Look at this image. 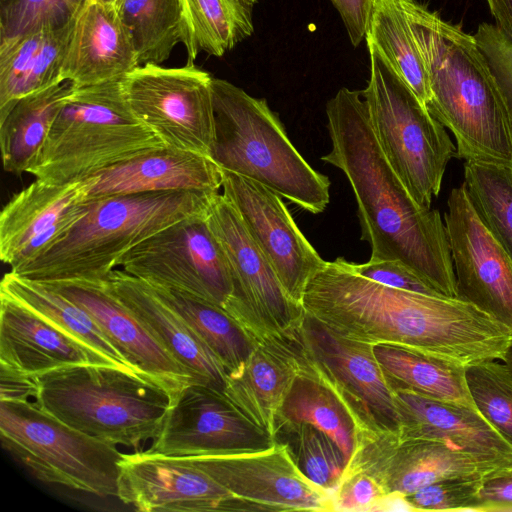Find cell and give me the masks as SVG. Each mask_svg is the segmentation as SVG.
<instances>
[{"label":"cell","instance_id":"cell-1","mask_svg":"<svg viewBox=\"0 0 512 512\" xmlns=\"http://www.w3.org/2000/svg\"><path fill=\"white\" fill-rule=\"evenodd\" d=\"M326 115L331 150L321 160L351 185L369 261L398 260L443 296L456 298L444 220L437 209L415 201L389 164L360 91L338 90Z\"/></svg>","mask_w":512,"mask_h":512},{"label":"cell","instance_id":"cell-2","mask_svg":"<svg viewBox=\"0 0 512 512\" xmlns=\"http://www.w3.org/2000/svg\"><path fill=\"white\" fill-rule=\"evenodd\" d=\"M304 311L336 334L369 345H394L464 366L485 355L492 321L457 298L392 288L327 261L308 281Z\"/></svg>","mask_w":512,"mask_h":512},{"label":"cell","instance_id":"cell-3","mask_svg":"<svg viewBox=\"0 0 512 512\" xmlns=\"http://www.w3.org/2000/svg\"><path fill=\"white\" fill-rule=\"evenodd\" d=\"M426 70L431 115L456 157L512 167V110L473 35L416 0H401Z\"/></svg>","mask_w":512,"mask_h":512},{"label":"cell","instance_id":"cell-4","mask_svg":"<svg viewBox=\"0 0 512 512\" xmlns=\"http://www.w3.org/2000/svg\"><path fill=\"white\" fill-rule=\"evenodd\" d=\"M217 194L164 191L91 198L88 212L63 239L11 272L37 282L104 280L146 239L183 219L207 214Z\"/></svg>","mask_w":512,"mask_h":512},{"label":"cell","instance_id":"cell-5","mask_svg":"<svg viewBox=\"0 0 512 512\" xmlns=\"http://www.w3.org/2000/svg\"><path fill=\"white\" fill-rule=\"evenodd\" d=\"M215 137L210 158L223 170L270 188L318 214L330 200L331 182L314 170L288 138L265 99L212 78Z\"/></svg>","mask_w":512,"mask_h":512},{"label":"cell","instance_id":"cell-6","mask_svg":"<svg viewBox=\"0 0 512 512\" xmlns=\"http://www.w3.org/2000/svg\"><path fill=\"white\" fill-rule=\"evenodd\" d=\"M34 401L74 429L137 449L154 439L172 405L152 379L112 365L78 364L35 377Z\"/></svg>","mask_w":512,"mask_h":512},{"label":"cell","instance_id":"cell-7","mask_svg":"<svg viewBox=\"0 0 512 512\" xmlns=\"http://www.w3.org/2000/svg\"><path fill=\"white\" fill-rule=\"evenodd\" d=\"M164 146L129 109L121 79L74 87L28 173L48 185H67Z\"/></svg>","mask_w":512,"mask_h":512},{"label":"cell","instance_id":"cell-8","mask_svg":"<svg viewBox=\"0 0 512 512\" xmlns=\"http://www.w3.org/2000/svg\"><path fill=\"white\" fill-rule=\"evenodd\" d=\"M370 78L361 90L371 126L389 164L415 201L431 207L456 146L378 48L367 41Z\"/></svg>","mask_w":512,"mask_h":512},{"label":"cell","instance_id":"cell-9","mask_svg":"<svg viewBox=\"0 0 512 512\" xmlns=\"http://www.w3.org/2000/svg\"><path fill=\"white\" fill-rule=\"evenodd\" d=\"M0 438L42 482L117 497L123 454L117 445L74 429L34 400L0 401Z\"/></svg>","mask_w":512,"mask_h":512},{"label":"cell","instance_id":"cell-10","mask_svg":"<svg viewBox=\"0 0 512 512\" xmlns=\"http://www.w3.org/2000/svg\"><path fill=\"white\" fill-rule=\"evenodd\" d=\"M293 339L301 367L338 398L354 421L358 440L399 436L402 422L394 390L372 345L344 338L306 312Z\"/></svg>","mask_w":512,"mask_h":512},{"label":"cell","instance_id":"cell-11","mask_svg":"<svg viewBox=\"0 0 512 512\" xmlns=\"http://www.w3.org/2000/svg\"><path fill=\"white\" fill-rule=\"evenodd\" d=\"M133 115L168 147L210 157L215 137L212 77L193 65H139L121 79Z\"/></svg>","mask_w":512,"mask_h":512},{"label":"cell","instance_id":"cell-12","mask_svg":"<svg viewBox=\"0 0 512 512\" xmlns=\"http://www.w3.org/2000/svg\"><path fill=\"white\" fill-rule=\"evenodd\" d=\"M207 214L159 231L125 254L119 267L152 285L183 291L227 310L235 292L233 273Z\"/></svg>","mask_w":512,"mask_h":512},{"label":"cell","instance_id":"cell-13","mask_svg":"<svg viewBox=\"0 0 512 512\" xmlns=\"http://www.w3.org/2000/svg\"><path fill=\"white\" fill-rule=\"evenodd\" d=\"M207 222L233 273L234 298L226 311L258 341L292 335L305 311L288 295L238 212L222 193L212 201Z\"/></svg>","mask_w":512,"mask_h":512},{"label":"cell","instance_id":"cell-14","mask_svg":"<svg viewBox=\"0 0 512 512\" xmlns=\"http://www.w3.org/2000/svg\"><path fill=\"white\" fill-rule=\"evenodd\" d=\"M444 224L456 298L512 331V259L481 221L464 183L448 196Z\"/></svg>","mask_w":512,"mask_h":512},{"label":"cell","instance_id":"cell-15","mask_svg":"<svg viewBox=\"0 0 512 512\" xmlns=\"http://www.w3.org/2000/svg\"><path fill=\"white\" fill-rule=\"evenodd\" d=\"M274 443L275 439L253 424L223 392L190 384L170 406L148 450L187 457L254 452Z\"/></svg>","mask_w":512,"mask_h":512},{"label":"cell","instance_id":"cell-16","mask_svg":"<svg viewBox=\"0 0 512 512\" xmlns=\"http://www.w3.org/2000/svg\"><path fill=\"white\" fill-rule=\"evenodd\" d=\"M185 458L259 511H333L331 493L304 475L282 442L254 452Z\"/></svg>","mask_w":512,"mask_h":512},{"label":"cell","instance_id":"cell-17","mask_svg":"<svg viewBox=\"0 0 512 512\" xmlns=\"http://www.w3.org/2000/svg\"><path fill=\"white\" fill-rule=\"evenodd\" d=\"M117 497L143 512L256 511L185 457L149 450L122 454Z\"/></svg>","mask_w":512,"mask_h":512},{"label":"cell","instance_id":"cell-18","mask_svg":"<svg viewBox=\"0 0 512 512\" xmlns=\"http://www.w3.org/2000/svg\"><path fill=\"white\" fill-rule=\"evenodd\" d=\"M222 191L288 295L301 304L308 281L327 261L304 236L278 193L227 171H223Z\"/></svg>","mask_w":512,"mask_h":512},{"label":"cell","instance_id":"cell-19","mask_svg":"<svg viewBox=\"0 0 512 512\" xmlns=\"http://www.w3.org/2000/svg\"><path fill=\"white\" fill-rule=\"evenodd\" d=\"M499 466L441 441L386 433L359 439L344 472L368 473L387 494L406 496L440 480L483 476Z\"/></svg>","mask_w":512,"mask_h":512},{"label":"cell","instance_id":"cell-20","mask_svg":"<svg viewBox=\"0 0 512 512\" xmlns=\"http://www.w3.org/2000/svg\"><path fill=\"white\" fill-rule=\"evenodd\" d=\"M87 181L53 186L35 180L0 215V259L15 271L63 239L88 212Z\"/></svg>","mask_w":512,"mask_h":512},{"label":"cell","instance_id":"cell-21","mask_svg":"<svg viewBox=\"0 0 512 512\" xmlns=\"http://www.w3.org/2000/svg\"><path fill=\"white\" fill-rule=\"evenodd\" d=\"M40 283L85 310L138 373L170 394L172 404L185 387L193 384L188 372L107 288L104 280Z\"/></svg>","mask_w":512,"mask_h":512},{"label":"cell","instance_id":"cell-22","mask_svg":"<svg viewBox=\"0 0 512 512\" xmlns=\"http://www.w3.org/2000/svg\"><path fill=\"white\" fill-rule=\"evenodd\" d=\"M137 66L133 37L120 7L104 0H82L59 80L80 88L122 79Z\"/></svg>","mask_w":512,"mask_h":512},{"label":"cell","instance_id":"cell-23","mask_svg":"<svg viewBox=\"0 0 512 512\" xmlns=\"http://www.w3.org/2000/svg\"><path fill=\"white\" fill-rule=\"evenodd\" d=\"M104 281L107 288L188 372L193 384L224 391L227 372L223 365L151 284L121 268L114 269Z\"/></svg>","mask_w":512,"mask_h":512},{"label":"cell","instance_id":"cell-24","mask_svg":"<svg viewBox=\"0 0 512 512\" xmlns=\"http://www.w3.org/2000/svg\"><path fill=\"white\" fill-rule=\"evenodd\" d=\"M401 415L400 439H429L498 464H512V444L477 408L392 387Z\"/></svg>","mask_w":512,"mask_h":512},{"label":"cell","instance_id":"cell-25","mask_svg":"<svg viewBox=\"0 0 512 512\" xmlns=\"http://www.w3.org/2000/svg\"><path fill=\"white\" fill-rule=\"evenodd\" d=\"M89 198L164 191L220 193L222 169L208 156L168 146L143 152L87 179Z\"/></svg>","mask_w":512,"mask_h":512},{"label":"cell","instance_id":"cell-26","mask_svg":"<svg viewBox=\"0 0 512 512\" xmlns=\"http://www.w3.org/2000/svg\"><path fill=\"white\" fill-rule=\"evenodd\" d=\"M78 364L110 365L45 317L0 291V365L36 377Z\"/></svg>","mask_w":512,"mask_h":512},{"label":"cell","instance_id":"cell-27","mask_svg":"<svg viewBox=\"0 0 512 512\" xmlns=\"http://www.w3.org/2000/svg\"><path fill=\"white\" fill-rule=\"evenodd\" d=\"M293 334L259 341L242 368L227 375L223 391L253 424L273 438L278 412L301 371Z\"/></svg>","mask_w":512,"mask_h":512},{"label":"cell","instance_id":"cell-28","mask_svg":"<svg viewBox=\"0 0 512 512\" xmlns=\"http://www.w3.org/2000/svg\"><path fill=\"white\" fill-rule=\"evenodd\" d=\"M73 90L70 81L56 83L19 99L0 118V147L6 172L28 173Z\"/></svg>","mask_w":512,"mask_h":512},{"label":"cell","instance_id":"cell-29","mask_svg":"<svg viewBox=\"0 0 512 512\" xmlns=\"http://www.w3.org/2000/svg\"><path fill=\"white\" fill-rule=\"evenodd\" d=\"M373 352L391 387L476 408L467 385L466 366L394 345H374Z\"/></svg>","mask_w":512,"mask_h":512},{"label":"cell","instance_id":"cell-30","mask_svg":"<svg viewBox=\"0 0 512 512\" xmlns=\"http://www.w3.org/2000/svg\"><path fill=\"white\" fill-rule=\"evenodd\" d=\"M0 291L6 292L45 317L110 365L137 372L93 318L55 290L9 271L2 278Z\"/></svg>","mask_w":512,"mask_h":512},{"label":"cell","instance_id":"cell-31","mask_svg":"<svg viewBox=\"0 0 512 512\" xmlns=\"http://www.w3.org/2000/svg\"><path fill=\"white\" fill-rule=\"evenodd\" d=\"M152 286L216 356L227 375L242 368L259 341L229 312L189 293Z\"/></svg>","mask_w":512,"mask_h":512},{"label":"cell","instance_id":"cell-32","mask_svg":"<svg viewBox=\"0 0 512 512\" xmlns=\"http://www.w3.org/2000/svg\"><path fill=\"white\" fill-rule=\"evenodd\" d=\"M120 11L132 34L139 65H160L179 43L186 48L187 65H193L197 55L183 0H123Z\"/></svg>","mask_w":512,"mask_h":512},{"label":"cell","instance_id":"cell-33","mask_svg":"<svg viewBox=\"0 0 512 512\" xmlns=\"http://www.w3.org/2000/svg\"><path fill=\"white\" fill-rule=\"evenodd\" d=\"M282 423H305L324 432L340 448L346 463L358 441L354 421L338 398L302 367L278 412L276 426Z\"/></svg>","mask_w":512,"mask_h":512},{"label":"cell","instance_id":"cell-34","mask_svg":"<svg viewBox=\"0 0 512 512\" xmlns=\"http://www.w3.org/2000/svg\"><path fill=\"white\" fill-rule=\"evenodd\" d=\"M366 40L427 107L431 98L428 76L401 0H372Z\"/></svg>","mask_w":512,"mask_h":512},{"label":"cell","instance_id":"cell-35","mask_svg":"<svg viewBox=\"0 0 512 512\" xmlns=\"http://www.w3.org/2000/svg\"><path fill=\"white\" fill-rule=\"evenodd\" d=\"M194 52L216 57L253 33L252 3L246 0H183Z\"/></svg>","mask_w":512,"mask_h":512},{"label":"cell","instance_id":"cell-36","mask_svg":"<svg viewBox=\"0 0 512 512\" xmlns=\"http://www.w3.org/2000/svg\"><path fill=\"white\" fill-rule=\"evenodd\" d=\"M463 183L481 221L512 259V167L465 161Z\"/></svg>","mask_w":512,"mask_h":512},{"label":"cell","instance_id":"cell-37","mask_svg":"<svg viewBox=\"0 0 512 512\" xmlns=\"http://www.w3.org/2000/svg\"><path fill=\"white\" fill-rule=\"evenodd\" d=\"M274 439L286 444L299 469L312 482L330 493L335 489L346 460L329 436L309 424L282 423L276 426Z\"/></svg>","mask_w":512,"mask_h":512},{"label":"cell","instance_id":"cell-38","mask_svg":"<svg viewBox=\"0 0 512 512\" xmlns=\"http://www.w3.org/2000/svg\"><path fill=\"white\" fill-rule=\"evenodd\" d=\"M466 380L475 407L512 444V372L483 361L466 366Z\"/></svg>","mask_w":512,"mask_h":512},{"label":"cell","instance_id":"cell-39","mask_svg":"<svg viewBox=\"0 0 512 512\" xmlns=\"http://www.w3.org/2000/svg\"><path fill=\"white\" fill-rule=\"evenodd\" d=\"M82 0H0V40L67 23Z\"/></svg>","mask_w":512,"mask_h":512},{"label":"cell","instance_id":"cell-40","mask_svg":"<svg viewBox=\"0 0 512 512\" xmlns=\"http://www.w3.org/2000/svg\"><path fill=\"white\" fill-rule=\"evenodd\" d=\"M483 476L440 480L406 495L405 499L411 511L477 512Z\"/></svg>","mask_w":512,"mask_h":512},{"label":"cell","instance_id":"cell-41","mask_svg":"<svg viewBox=\"0 0 512 512\" xmlns=\"http://www.w3.org/2000/svg\"><path fill=\"white\" fill-rule=\"evenodd\" d=\"M473 36L512 110V39L487 23L480 24Z\"/></svg>","mask_w":512,"mask_h":512},{"label":"cell","instance_id":"cell-42","mask_svg":"<svg viewBox=\"0 0 512 512\" xmlns=\"http://www.w3.org/2000/svg\"><path fill=\"white\" fill-rule=\"evenodd\" d=\"M387 493L380 483L362 471L344 472L331 492L333 511H371Z\"/></svg>","mask_w":512,"mask_h":512},{"label":"cell","instance_id":"cell-43","mask_svg":"<svg viewBox=\"0 0 512 512\" xmlns=\"http://www.w3.org/2000/svg\"><path fill=\"white\" fill-rule=\"evenodd\" d=\"M347 265L355 273L392 288L443 296L398 260L368 261L362 264L347 260Z\"/></svg>","mask_w":512,"mask_h":512},{"label":"cell","instance_id":"cell-44","mask_svg":"<svg viewBox=\"0 0 512 512\" xmlns=\"http://www.w3.org/2000/svg\"><path fill=\"white\" fill-rule=\"evenodd\" d=\"M477 512H512V464L499 466L482 477Z\"/></svg>","mask_w":512,"mask_h":512},{"label":"cell","instance_id":"cell-45","mask_svg":"<svg viewBox=\"0 0 512 512\" xmlns=\"http://www.w3.org/2000/svg\"><path fill=\"white\" fill-rule=\"evenodd\" d=\"M344 23L353 46L366 37L372 0H330Z\"/></svg>","mask_w":512,"mask_h":512},{"label":"cell","instance_id":"cell-46","mask_svg":"<svg viewBox=\"0 0 512 512\" xmlns=\"http://www.w3.org/2000/svg\"><path fill=\"white\" fill-rule=\"evenodd\" d=\"M0 401L34 400L37 394L35 377L0 365Z\"/></svg>","mask_w":512,"mask_h":512},{"label":"cell","instance_id":"cell-47","mask_svg":"<svg viewBox=\"0 0 512 512\" xmlns=\"http://www.w3.org/2000/svg\"><path fill=\"white\" fill-rule=\"evenodd\" d=\"M496 26L512 39V0H486Z\"/></svg>","mask_w":512,"mask_h":512},{"label":"cell","instance_id":"cell-48","mask_svg":"<svg viewBox=\"0 0 512 512\" xmlns=\"http://www.w3.org/2000/svg\"><path fill=\"white\" fill-rule=\"evenodd\" d=\"M502 361L512 372V339L510 340L509 345L503 355Z\"/></svg>","mask_w":512,"mask_h":512},{"label":"cell","instance_id":"cell-49","mask_svg":"<svg viewBox=\"0 0 512 512\" xmlns=\"http://www.w3.org/2000/svg\"><path fill=\"white\" fill-rule=\"evenodd\" d=\"M104 1H108V2H112V3H115L117 4L119 7H120V4L123 0H104Z\"/></svg>","mask_w":512,"mask_h":512},{"label":"cell","instance_id":"cell-50","mask_svg":"<svg viewBox=\"0 0 512 512\" xmlns=\"http://www.w3.org/2000/svg\"><path fill=\"white\" fill-rule=\"evenodd\" d=\"M246 1H248V2H250V3H252V4H253V3H255V2H256V1H258V0H246Z\"/></svg>","mask_w":512,"mask_h":512}]
</instances>
